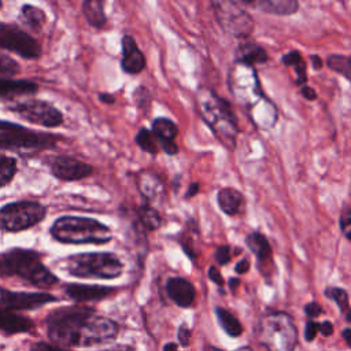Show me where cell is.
Masks as SVG:
<instances>
[{
	"instance_id": "cell-5",
	"label": "cell",
	"mask_w": 351,
	"mask_h": 351,
	"mask_svg": "<svg viewBox=\"0 0 351 351\" xmlns=\"http://www.w3.org/2000/svg\"><path fill=\"white\" fill-rule=\"evenodd\" d=\"M55 240L64 244H106L112 233L104 223L85 217H60L51 226Z\"/></svg>"
},
{
	"instance_id": "cell-27",
	"label": "cell",
	"mask_w": 351,
	"mask_h": 351,
	"mask_svg": "<svg viewBox=\"0 0 351 351\" xmlns=\"http://www.w3.org/2000/svg\"><path fill=\"white\" fill-rule=\"evenodd\" d=\"M82 12L85 19L88 21L89 25L93 27H103L107 22L104 10H103V3L99 0H86L82 4Z\"/></svg>"
},
{
	"instance_id": "cell-38",
	"label": "cell",
	"mask_w": 351,
	"mask_h": 351,
	"mask_svg": "<svg viewBox=\"0 0 351 351\" xmlns=\"http://www.w3.org/2000/svg\"><path fill=\"white\" fill-rule=\"evenodd\" d=\"M318 332H319V324L315 321H308L306 324V329H304V339L307 341H311L315 339Z\"/></svg>"
},
{
	"instance_id": "cell-37",
	"label": "cell",
	"mask_w": 351,
	"mask_h": 351,
	"mask_svg": "<svg viewBox=\"0 0 351 351\" xmlns=\"http://www.w3.org/2000/svg\"><path fill=\"white\" fill-rule=\"evenodd\" d=\"M214 259L221 266L228 265L230 262V259H232V254H230L229 245H219V247H217V250L214 252Z\"/></svg>"
},
{
	"instance_id": "cell-24",
	"label": "cell",
	"mask_w": 351,
	"mask_h": 351,
	"mask_svg": "<svg viewBox=\"0 0 351 351\" xmlns=\"http://www.w3.org/2000/svg\"><path fill=\"white\" fill-rule=\"evenodd\" d=\"M137 185L143 196L149 200L160 199L165 195V185L162 180L151 171L141 173L137 178Z\"/></svg>"
},
{
	"instance_id": "cell-22",
	"label": "cell",
	"mask_w": 351,
	"mask_h": 351,
	"mask_svg": "<svg viewBox=\"0 0 351 351\" xmlns=\"http://www.w3.org/2000/svg\"><path fill=\"white\" fill-rule=\"evenodd\" d=\"M114 292V288L101 285H84V284H69L66 293L75 302H90L107 298Z\"/></svg>"
},
{
	"instance_id": "cell-33",
	"label": "cell",
	"mask_w": 351,
	"mask_h": 351,
	"mask_svg": "<svg viewBox=\"0 0 351 351\" xmlns=\"http://www.w3.org/2000/svg\"><path fill=\"white\" fill-rule=\"evenodd\" d=\"M16 173V160L10 156H0V188L7 185Z\"/></svg>"
},
{
	"instance_id": "cell-6",
	"label": "cell",
	"mask_w": 351,
	"mask_h": 351,
	"mask_svg": "<svg viewBox=\"0 0 351 351\" xmlns=\"http://www.w3.org/2000/svg\"><path fill=\"white\" fill-rule=\"evenodd\" d=\"M256 339L266 351H295L298 329L293 318L284 311L265 313L256 325Z\"/></svg>"
},
{
	"instance_id": "cell-8",
	"label": "cell",
	"mask_w": 351,
	"mask_h": 351,
	"mask_svg": "<svg viewBox=\"0 0 351 351\" xmlns=\"http://www.w3.org/2000/svg\"><path fill=\"white\" fill-rule=\"evenodd\" d=\"M211 8L218 26L226 34L240 40H248L255 29V22L239 1H213Z\"/></svg>"
},
{
	"instance_id": "cell-11",
	"label": "cell",
	"mask_w": 351,
	"mask_h": 351,
	"mask_svg": "<svg viewBox=\"0 0 351 351\" xmlns=\"http://www.w3.org/2000/svg\"><path fill=\"white\" fill-rule=\"evenodd\" d=\"M11 111L29 122L45 128H56L63 122V115L58 108L47 101L37 99H27L25 101H19L11 107Z\"/></svg>"
},
{
	"instance_id": "cell-52",
	"label": "cell",
	"mask_w": 351,
	"mask_h": 351,
	"mask_svg": "<svg viewBox=\"0 0 351 351\" xmlns=\"http://www.w3.org/2000/svg\"><path fill=\"white\" fill-rule=\"evenodd\" d=\"M163 351H178V348L174 343H167V344H165Z\"/></svg>"
},
{
	"instance_id": "cell-39",
	"label": "cell",
	"mask_w": 351,
	"mask_h": 351,
	"mask_svg": "<svg viewBox=\"0 0 351 351\" xmlns=\"http://www.w3.org/2000/svg\"><path fill=\"white\" fill-rule=\"evenodd\" d=\"M304 313L310 317V318H315L318 315H321L322 313V307L317 303V302H310L304 306Z\"/></svg>"
},
{
	"instance_id": "cell-25",
	"label": "cell",
	"mask_w": 351,
	"mask_h": 351,
	"mask_svg": "<svg viewBox=\"0 0 351 351\" xmlns=\"http://www.w3.org/2000/svg\"><path fill=\"white\" fill-rule=\"evenodd\" d=\"M37 90V85L26 80H0V96L30 95Z\"/></svg>"
},
{
	"instance_id": "cell-56",
	"label": "cell",
	"mask_w": 351,
	"mask_h": 351,
	"mask_svg": "<svg viewBox=\"0 0 351 351\" xmlns=\"http://www.w3.org/2000/svg\"><path fill=\"white\" fill-rule=\"evenodd\" d=\"M236 351H252L250 347H241V348H239V350H236Z\"/></svg>"
},
{
	"instance_id": "cell-13",
	"label": "cell",
	"mask_w": 351,
	"mask_h": 351,
	"mask_svg": "<svg viewBox=\"0 0 351 351\" xmlns=\"http://www.w3.org/2000/svg\"><path fill=\"white\" fill-rule=\"evenodd\" d=\"M55 300L56 298L44 292H11L0 288V311L30 310Z\"/></svg>"
},
{
	"instance_id": "cell-12",
	"label": "cell",
	"mask_w": 351,
	"mask_h": 351,
	"mask_svg": "<svg viewBox=\"0 0 351 351\" xmlns=\"http://www.w3.org/2000/svg\"><path fill=\"white\" fill-rule=\"evenodd\" d=\"M53 145V138L47 134H40L16 125L12 129L0 132V149H27V148H49Z\"/></svg>"
},
{
	"instance_id": "cell-41",
	"label": "cell",
	"mask_w": 351,
	"mask_h": 351,
	"mask_svg": "<svg viewBox=\"0 0 351 351\" xmlns=\"http://www.w3.org/2000/svg\"><path fill=\"white\" fill-rule=\"evenodd\" d=\"M208 278H210L214 284H217V285H219V287L223 285V278H222V276H221V271H219L218 267H215V266H210V267H208Z\"/></svg>"
},
{
	"instance_id": "cell-51",
	"label": "cell",
	"mask_w": 351,
	"mask_h": 351,
	"mask_svg": "<svg viewBox=\"0 0 351 351\" xmlns=\"http://www.w3.org/2000/svg\"><path fill=\"white\" fill-rule=\"evenodd\" d=\"M15 126H16L15 123H8V122H1V121H0V132L12 129V128H15Z\"/></svg>"
},
{
	"instance_id": "cell-36",
	"label": "cell",
	"mask_w": 351,
	"mask_h": 351,
	"mask_svg": "<svg viewBox=\"0 0 351 351\" xmlns=\"http://www.w3.org/2000/svg\"><path fill=\"white\" fill-rule=\"evenodd\" d=\"M339 226L343 233V236L351 241V208L343 210L340 219H339Z\"/></svg>"
},
{
	"instance_id": "cell-49",
	"label": "cell",
	"mask_w": 351,
	"mask_h": 351,
	"mask_svg": "<svg viewBox=\"0 0 351 351\" xmlns=\"http://www.w3.org/2000/svg\"><path fill=\"white\" fill-rule=\"evenodd\" d=\"M99 99L104 103H114V96L112 95H108V93H100L99 95Z\"/></svg>"
},
{
	"instance_id": "cell-47",
	"label": "cell",
	"mask_w": 351,
	"mask_h": 351,
	"mask_svg": "<svg viewBox=\"0 0 351 351\" xmlns=\"http://www.w3.org/2000/svg\"><path fill=\"white\" fill-rule=\"evenodd\" d=\"M310 59H311V63H313V69H314V70H319V69H322V66H324V60H322V58H321L319 55H311V56H310Z\"/></svg>"
},
{
	"instance_id": "cell-53",
	"label": "cell",
	"mask_w": 351,
	"mask_h": 351,
	"mask_svg": "<svg viewBox=\"0 0 351 351\" xmlns=\"http://www.w3.org/2000/svg\"><path fill=\"white\" fill-rule=\"evenodd\" d=\"M107 351H133V348H130V347H118V348H112V350H107Z\"/></svg>"
},
{
	"instance_id": "cell-4",
	"label": "cell",
	"mask_w": 351,
	"mask_h": 351,
	"mask_svg": "<svg viewBox=\"0 0 351 351\" xmlns=\"http://www.w3.org/2000/svg\"><path fill=\"white\" fill-rule=\"evenodd\" d=\"M0 276H19L38 288H48L58 281L41 262L40 254L23 248H14L0 255Z\"/></svg>"
},
{
	"instance_id": "cell-21",
	"label": "cell",
	"mask_w": 351,
	"mask_h": 351,
	"mask_svg": "<svg viewBox=\"0 0 351 351\" xmlns=\"http://www.w3.org/2000/svg\"><path fill=\"white\" fill-rule=\"evenodd\" d=\"M217 203L221 211L226 215H237L245 207V197L244 195L232 186L221 188L217 193Z\"/></svg>"
},
{
	"instance_id": "cell-18",
	"label": "cell",
	"mask_w": 351,
	"mask_h": 351,
	"mask_svg": "<svg viewBox=\"0 0 351 351\" xmlns=\"http://www.w3.org/2000/svg\"><path fill=\"white\" fill-rule=\"evenodd\" d=\"M166 292L177 306L184 308L192 306L196 298L193 284L182 277H170L166 282Z\"/></svg>"
},
{
	"instance_id": "cell-10",
	"label": "cell",
	"mask_w": 351,
	"mask_h": 351,
	"mask_svg": "<svg viewBox=\"0 0 351 351\" xmlns=\"http://www.w3.org/2000/svg\"><path fill=\"white\" fill-rule=\"evenodd\" d=\"M0 48L15 52L25 59H36L41 55L37 40L14 23L0 22Z\"/></svg>"
},
{
	"instance_id": "cell-19",
	"label": "cell",
	"mask_w": 351,
	"mask_h": 351,
	"mask_svg": "<svg viewBox=\"0 0 351 351\" xmlns=\"http://www.w3.org/2000/svg\"><path fill=\"white\" fill-rule=\"evenodd\" d=\"M241 5L258 8L261 12L287 16L292 15L299 10V3L296 0H240Z\"/></svg>"
},
{
	"instance_id": "cell-16",
	"label": "cell",
	"mask_w": 351,
	"mask_h": 351,
	"mask_svg": "<svg viewBox=\"0 0 351 351\" xmlns=\"http://www.w3.org/2000/svg\"><path fill=\"white\" fill-rule=\"evenodd\" d=\"M151 132L156 137L160 149L167 155H176L178 152V145L174 143L178 134V126L174 121L169 118H156L151 125Z\"/></svg>"
},
{
	"instance_id": "cell-30",
	"label": "cell",
	"mask_w": 351,
	"mask_h": 351,
	"mask_svg": "<svg viewBox=\"0 0 351 351\" xmlns=\"http://www.w3.org/2000/svg\"><path fill=\"white\" fill-rule=\"evenodd\" d=\"M21 19L26 26H29L33 30H40L41 26L45 22V14L43 10L34 7V5H23L21 8Z\"/></svg>"
},
{
	"instance_id": "cell-7",
	"label": "cell",
	"mask_w": 351,
	"mask_h": 351,
	"mask_svg": "<svg viewBox=\"0 0 351 351\" xmlns=\"http://www.w3.org/2000/svg\"><path fill=\"white\" fill-rule=\"evenodd\" d=\"M66 270L80 278H117L123 271V263L111 252H86L66 259Z\"/></svg>"
},
{
	"instance_id": "cell-20",
	"label": "cell",
	"mask_w": 351,
	"mask_h": 351,
	"mask_svg": "<svg viewBox=\"0 0 351 351\" xmlns=\"http://www.w3.org/2000/svg\"><path fill=\"white\" fill-rule=\"evenodd\" d=\"M269 60V55L266 49L251 40H243L234 51V62L244 63L248 66L263 64Z\"/></svg>"
},
{
	"instance_id": "cell-55",
	"label": "cell",
	"mask_w": 351,
	"mask_h": 351,
	"mask_svg": "<svg viewBox=\"0 0 351 351\" xmlns=\"http://www.w3.org/2000/svg\"><path fill=\"white\" fill-rule=\"evenodd\" d=\"M346 319L351 324V308H348V310H347V313H346Z\"/></svg>"
},
{
	"instance_id": "cell-50",
	"label": "cell",
	"mask_w": 351,
	"mask_h": 351,
	"mask_svg": "<svg viewBox=\"0 0 351 351\" xmlns=\"http://www.w3.org/2000/svg\"><path fill=\"white\" fill-rule=\"evenodd\" d=\"M239 284H240V280H239V278H234V277L229 278V288H230L232 291H234V289L239 287Z\"/></svg>"
},
{
	"instance_id": "cell-2",
	"label": "cell",
	"mask_w": 351,
	"mask_h": 351,
	"mask_svg": "<svg viewBox=\"0 0 351 351\" xmlns=\"http://www.w3.org/2000/svg\"><path fill=\"white\" fill-rule=\"evenodd\" d=\"M228 88L258 129L269 130L277 123L278 110L265 95L255 67L234 62L228 71Z\"/></svg>"
},
{
	"instance_id": "cell-43",
	"label": "cell",
	"mask_w": 351,
	"mask_h": 351,
	"mask_svg": "<svg viewBox=\"0 0 351 351\" xmlns=\"http://www.w3.org/2000/svg\"><path fill=\"white\" fill-rule=\"evenodd\" d=\"M300 93L302 96L306 99V100H310V101H314L317 99V92L314 88L308 86V85H303L300 86Z\"/></svg>"
},
{
	"instance_id": "cell-3",
	"label": "cell",
	"mask_w": 351,
	"mask_h": 351,
	"mask_svg": "<svg viewBox=\"0 0 351 351\" xmlns=\"http://www.w3.org/2000/svg\"><path fill=\"white\" fill-rule=\"evenodd\" d=\"M195 107L203 122L211 129L217 140L233 151L239 134L236 114L229 101L218 96L214 90L200 86L195 92Z\"/></svg>"
},
{
	"instance_id": "cell-42",
	"label": "cell",
	"mask_w": 351,
	"mask_h": 351,
	"mask_svg": "<svg viewBox=\"0 0 351 351\" xmlns=\"http://www.w3.org/2000/svg\"><path fill=\"white\" fill-rule=\"evenodd\" d=\"M32 351H67L66 348H62L59 346H49L45 343H37L32 347Z\"/></svg>"
},
{
	"instance_id": "cell-57",
	"label": "cell",
	"mask_w": 351,
	"mask_h": 351,
	"mask_svg": "<svg viewBox=\"0 0 351 351\" xmlns=\"http://www.w3.org/2000/svg\"><path fill=\"white\" fill-rule=\"evenodd\" d=\"M0 8H1V1H0Z\"/></svg>"
},
{
	"instance_id": "cell-31",
	"label": "cell",
	"mask_w": 351,
	"mask_h": 351,
	"mask_svg": "<svg viewBox=\"0 0 351 351\" xmlns=\"http://www.w3.org/2000/svg\"><path fill=\"white\" fill-rule=\"evenodd\" d=\"M136 143L143 151L152 154V155L158 154V151L160 149L159 143H158L156 137L154 136V133L145 128H141L138 130V133L136 134Z\"/></svg>"
},
{
	"instance_id": "cell-44",
	"label": "cell",
	"mask_w": 351,
	"mask_h": 351,
	"mask_svg": "<svg viewBox=\"0 0 351 351\" xmlns=\"http://www.w3.org/2000/svg\"><path fill=\"white\" fill-rule=\"evenodd\" d=\"M250 270V261L248 259H241V261H239L237 263H236V266H234V271L237 273V274H244V273H247Z\"/></svg>"
},
{
	"instance_id": "cell-40",
	"label": "cell",
	"mask_w": 351,
	"mask_h": 351,
	"mask_svg": "<svg viewBox=\"0 0 351 351\" xmlns=\"http://www.w3.org/2000/svg\"><path fill=\"white\" fill-rule=\"evenodd\" d=\"M178 340H180V343H181L182 347H188V346H189V341H191V330H189L185 325L180 326V329H178Z\"/></svg>"
},
{
	"instance_id": "cell-48",
	"label": "cell",
	"mask_w": 351,
	"mask_h": 351,
	"mask_svg": "<svg viewBox=\"0 0 351 351\" xmlns=\"http://www.w3.org/2000/svg\"><path fill=\"white\" fill-rule=\"evenodd\" d=\"M341 335H343V339L346 340V343L351 347V328H346V329L341 332Z\"/></svg>"
},
{
	"instance_id": "cell-29",
	"label": "cell",
	"mask_w": 351,
	"mask_h": 351,
	"mask_svg": "<svg viewBox=\"0 0 351 351\" xmlns=\"http://www.w3.org/2000/svg\"><path fill=\"white\" fill-rule=\"evenodd\" d=\"M326 67L340 75H343L351 84V55L333 53L326 58Z\"/></svg>"
},
{
	"instance_id": "cell-26",
	"label": "cell",
	"mask_w": 351,
	"mask_h": 351,
	"mask_svg": "<svg viewBox=\"0 0 351 351\" xmlns=\"http://www.w3.org/2000/svg\"><path fill=\"white\" fill-rule=\"evenodd\" d=\"M281 62L284 66L287 67H293L295 74H296V80L295 84L299 86L306 85L307 82V66L306 62L302 58V53L299 51H289L287 53L282 55Z\"/></svg>"
},
{
	"instance_id": "cell-46",
	"label": "cell",
	"mask_w": 351,
	"mask_h": 351,
	"mask_svg": "<svg viewBox=\"0 0 351 351\" xmlns=\"http://www.w3.org/2000/svg\"><path fill=\"white\" fill-rule=\"evenodd\" d=\"M199 191H200L199 182H193V184H191V185L188 186V189H186V192H185V197H186V199H191V197L196 196V195L199 193Z\"/></svg>"
},
{
	"instance_id": "cell-14",
	"label": "cell",
	"mask_w": 351,
	"mask_h": 351,
	"mask_svg": "<svg viewBox=\"0 0 351 351\" xmlns=\"http://www.w3.org/2000/svg\"><path fill=\"white\" fill-rule=\"evenodd\" d=\"M52 174L63 181H75L89 177L93 171L92 166L70 156H59L51 165Z\"/></svg>"
},
{
	"instance_id": "cell-34",
	"label": "cell",
	"mask_w": 351,
	"mask_h": 351,
	"mask_svg": "<svg viewBox=\"0 0 351 351\" xmlns=\"http://www.w3.org/2000/svg\"><path fill=\"white\" fill-rule=\"evenodd\" d=\"M325 296L330 300H333L339 308L341 311H347L348 310V293L346 289L343 288H339V287H328L325 291H324Z\"/></svg>"
},
{
	"instance_id": "cell-17",
	"label": "cell",
	"mask_w": 351,
	"mask_h": 351,
	"mask_svg": "<svg viewBox=\"0 0 351 351\" xmlns=\"http://www.w3.org/2000/svg\"><path fill=\"white\" fill-rule=\"evenodd\" d=\"M145 56L137 47L134 38L129 34H125L122 37V70L128 74H138L145 69Z\"/></svg>"
},
{
	"instance_id": "cell-28",
	"label": "cell",
	"mask_w": 351,
	"mask_h": 351,
	"mask_svg": "<svg viewBox=\"0 0 351 351\" xmlns=\"http://www.w3.org/2000/svg\"><path fill=\"white\" fill-rule=\"evenodd\" d=\"M215 315H217L219 325L229 336L237 337L241 335L243 326H241L240 321L230 311H228L226 308H222V307H215Z\"/></svg>"
},
{
	"instance_id": "cell-54",
	"label": "cell",
	"mask_w": 351,
	"mask_h": 351,
	"mask_svg": "<svg viewBox=\"0 0 351 351\" xmlns=\"http://www.w3.org/2000/svg\"><path fill=\"white\" fill-rule=\"evenodd\" d=\"M204 351H221V350H218V348H215V347H213V346H206V347H204Z\"/></svg>"
},
{
	"instance_id": "cell-1",
	"label": "cell",
	"mask_w": 351,
	"mask_h": 351,
	"mask_svg": "<svg viewBox=\"0 0 351 351\" xmlns=\"http://www.w3.org/2000/svg\"><path fill=\"white\" fill-rule=\"evenodd\" d=\"M47 324L49 339L64 348L104 343L118 333V325L112 319L80 306L62 307L52 311Z\"/></svg>"
},
{
	"instance_id": "cell-15",
	"label": "cell",
	"mask_w": 351,
	"mask_h": 351,
	"mask_svg": "<svg viewBox=\"0 0 351 351\" xmlns=\"http://www.w3.org/2000/svg\"><path fill=\"white\" fill-rule=\"evenodd\" d=\"M245 244L251 250V252L255 255L261 273L267 277L270 276V267H274L273 265V251L269 240L265 234L261 232H251L245 236Z\"/></svg>"
},
{
	"instance_id": "cell-23",
	"label": "cell",
	"mask_w": 351,
	"mask_h": 351,
	"mask_svg": "<svg viewBox=\"0 0 351 351\" xmlns=\"http://www.w3.org/2000/svg\"><path fill=\"white\" fill-rule=\"evenodd\" d=\"M33 328V322L23 315L12 311H0V332L5 335L27 332Z\"/></svg>"
},
{
	"instance_id": "cell-9",
	"label": "cell",
	"mask_w": 351,
	"mask_h": 351,
	"mask_svg": "<svg viewBox=\"0 0 351 351\" xmlns=\"http://www.w3.org/2000/svg\"><path fill=\"white\" fill-rule=\"evenodd\" d=\"M45 207L37 202L21 200L0 208V228L5 232L26 230L45 217Z\"/></svg>"
},
{
	"instance_id": "cell-35",
	"label": "cell",
	"mask_w": 351,
	"mask_h": 351,
	"mask_svg": "<svg viewBox=\"0 0 351 351\" xmlns=\"http://www.w3.org/2000/svg\"><path fill=\"white\" fill-rule=\"evenodd\" d=\"M19 71V64L10 58L0 52V80H7V77H12Z\"/></svg>"
},
{
	"instance_id": "cell-45",
	"label": "cell",
	"mask_w": 351,
	"mask_h": 351,
	"mask_svg": "<svg viewBox=\"0 0 351 351\" xmlns=\"http://www.w3.org/2000/svg\"><path fill=\"white\" fill-rule=\"evenodd\" d=\"M319 332H321L324 336L329 337V336L333 333V325H332L329 321H324V322L319 324Z\"/></svg>"
},
{
	"instance_id": "cell-32",
	"label": "cell",
	"mask_w": 351,
	"mask_h": 351,
	"mask_svg": "<svg viewBox=\"0 0 351 351\" xmlns=\"http://www.w3.org/2000/svg\"><path fill=\"white\" fill-rule=\"evenodd\" d=\"M138 217L141 223L148 229V230H155L160 226V215L159 213L149 204H143L138 208Z\"/></svg>"
}]
</instances>
